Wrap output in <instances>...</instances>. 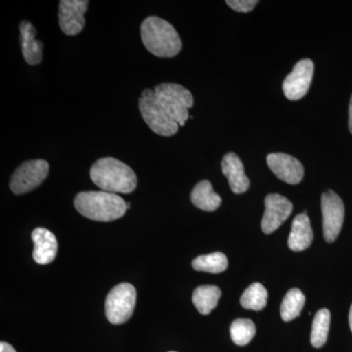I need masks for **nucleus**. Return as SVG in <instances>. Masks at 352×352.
Listing matches in <instances>:
<instances>
[{
	"label": "nucleus",
	"mask_w": 352,
	"mask_h": 352,
	"mask_svg": "<svg viewBox=\"0 0 352 352\" xmlns=\"http://www.w3.org/2000/svg\"><path fill=\"white\" fill-rule=\"evenodd\" d=\"M268 294L263 285L259 283L252 284L248 287L244 294L241 296V305L245 309L258 310L263 309L267 303Z\"/></svg>",
	"instance_id": "obj_22"
},
{
	"label": "nucleus",
	"mask_w": 352,
	"mask_h": 352,
	"mask_svg": "<svg viewBox=\"0 0 352 352\" xmlns=\"http://www.w3.org/2000/svg\"><path fill=\"white\" fill-rule=\"evenodd\" d=\"M314 240L310 220L305 214L296 215L292 224L291 233H289L288 245L289 249L294 252H302L307 250L311 245Z\"/></svg>",
	"instance_id": "obj_16"
},
{
	"label": "nucleus",
	"mask_w": 352,
	"mask_h": 352,
	"mask_svg": "<svg viewBox=\"0 0 352 352\" xmlns=\"http://www.w3.org/2000/svg\"><path fill=\"white\" fill-rule=\"evenodd\" d=\"M136 303V289L129 283L117 285L106 298V316L110 323H126L132 316Z\"/></svg>",
	"instance_id": "obj_6"
},
{
	"label": "nucleus",
	"mask_w": 352,
	"mask_h": 352,
	"mask_svg": "<svg viewBox=\"0 0 352 352\" xmlns=\"http://www.w3.org/2000/svg\"><path fill=\"white\" fill-rule=\"evenodd\" d=\"M314 64L310 59H302L294 67L283 82L285 96L289 100L296 101L303 98L309 90L314 78Z\"/></svg>",
	"instance_id": "obj_9"
},
{
	"label": "nucleus",
	"mask_w": 352,
	"mask_h": 352,
	"mask_svg": "<svg viewBox=\"0 0 352 352\" xmlns=\"http://www.w3.org/2000/svg\"><path fill=\"white\" fill-rule=\"evenodd\" d=\"M194 270L208 273H221L228 267V261L226 254L217 252L200 256L192 263Z\"/></svg>",
	"instance_id": "obj_21"
},
{
	"label": "nucleus",
	"mask_w": 352,
	"mask_h": 352,
	"mask_svg": "<svg viewBox=\"0 0 352 352\" xmlns=\"http://www.w3.org/2000/svg\"><path fill=\"white\" fill-rule=\"evenodd\" d=\"M87 0H61L59 4V24L67 36L80 34L85 28V14L87 13Z\"/></svg>",
	"instance_id": "obj_10"
},
{
	"label": "nucleus",
	"mask_w": 352,
	"mask_h": 352,
	"mask_svg": "<svg viewBox=\"0 0 352 352\" xmlns=\"http://www.w3.org/2000/svg\"><path fill=\"white\" fill-rule=\"evenodd\" d=\"M50 173V164L44 160H32L21 164L13 173L10 189L16 195L31 192L38 187Z\"/></svg>",
	"instance_id": "obj_7"
},
{
	"label": "nucleus",
	"mask_w": 352,
	"mask_h": 352,
	"mask_svg": "<svg viewBox=\"0 0 352 352\" xmlns=\"http://www.w3.org/2000/svg\"><path fill=\"white\" fill-rule=\"evenodd\" d=\"M0 352H17L11 344L6 342H0Z\"/></svg>",
	"instance_id": "obj_25"
},
{
	"label": "nucleus",
	"mask_w": 352,
	"mask_h": 352,
	"mask_svg": "<svg viewBox=\"0 0 352 352\" xmlns=\"http://www.w3.org/2000/svg\"><path fill=\"white\" fill-rule=\"evenodd\" d=\"M20 34L21 46L25 62L32 66L41 63L43 43L36 38V28L29 21H23L20 24Z\"/></svg>",
	"instance_id": "obj_15"
},
{
	"label": "nucleus",
	"mask_w": 352,
	"mask_h": 352,
	"mask_svg": "<svg viewBox=\"0 0 352 352\" xmlns=\"http://www.w3.org/2000/svg\"><path fill=\"white\" fill-rule=\"evenodd\" d=\"M32 239L34 244L32 252L34 261L38 264L52 263L56 258L58 252V243L54 234L47 229L39 227L32 231Z\"/></svg>",
	"instance_id": "obj_14"
},
{
	"label": "nucleus",
	"mask_w": 352,
	"mask_h": 352,
	"mask_svg": "<svg viewBox=\"0 0 352 352\" xmlns=\"http://www.w3.org/2000/svg\"><path fill=\"white\" fill-rule=\"evenodd\" d=\"M349 131L351 132L352 134V95L351 98V102H349Z\"/></svg>",
	"instance_id": "obj_26"
},
{
	"label": "nucleus",
	"mask_w": 352,
	"mask_h": 352,
	"mask_svg": "<svg viewBox=\"0 0 352 352\" xmlns=\"http://www.w3.org/2000/svg\"><path fill=\"white\" fill-rule=\"evenodd\" d=\"M321 208L324 238L328 243L335 242L344 224V203L335 192L328 191L322 195Z\"/></svg>",
	"instance_id": "obj_8"
},
{
	"label": "nucleus",
	"mask_w": 352,
	"mask_h": 352,
	"mask_svg": "<svg viewBox=\"0 0 352 352\" xmlns=\"http://www.w3.org/2000/svg\"><path fill=\"white\" fill-rule=\"evenodd\" d=\"M222 173L226 176L233 193L243 194L250 188V180L245 175L244 164L235 153H228L221 162Z\"/></svg>",
	"instance_id": "obj_13"
},
{
	"label": "nucleus",
	"mask_w": 352,
	"mask_h": 352,
	"mask_svg": "<svg viewBox=\"0 0 352 352\" xmlns=\"http://www.w3.org/2000/svg\"><path fill=\"white\" fill-rule=\"evenodd\" d=\"M160 105L164 108L171 119L184 126L189 119V109L193 107V95L187 88L177 83H161L154 89Z\"/></svg>",
	"instance_id": "obj_4"
},
{
	"label": "nucleus",
	"mask_w": 352,
	"mask_h": 352,
	"mask_svg": "<svg viewBox=\"0 0 352 352\" xmlns=\"http://www.w3.org/2000/svg\"><path fill=\"white\" fill-rule=\"evenodd\" d=\"M331 314L326 308H322L315 314L311 330L312 346L319 349L326 344L330 329Z\"/></svg>",
	"instance_id": "obj_20"
},
{
	"label": "nucleus",
	"mask_w": 352,
	"mask_h": 352,
	"mask_svg": "<svg viewBox=\"0 0 352 352\" xmlns=\"http://www.w3.org/2000/svg\"><path fill=\"white\" fill-rule=\"evenodd\" d=\"M256 325L250 319H236L230 326L231 339L240 346L249 344L256 336Z\"/></svg>",
	"instance_id": "obj_23"
},
{
	"label": "nucleus",
	"mask_w": 352,
	"mask_h": 352,
	"mask_svg": "<svg viewBox=\"0 0 352 352\" xmlns=\"http://www.w3.org/2000/svg\"><path fill=\"white\" fill-rule=\"evenodd\" d=\"M266 161L271 171L282 182L292 185L302 182L305 170L296 157L284 153H272L268 155Z\"/></svg>",
	"instance_id": "obj_12"
},
{
	"label": "nucleus",
	"mask_w": 352,
	"mask_h": 352,
	"mask_svg": "<svg viewBox=\"0 0 352 352\" xmlns=\"http://www.w3.org/2000/svg\"><path fill=\"white\" fill-rule=\"evenodd\" d=\"M170 352H176V351H170Z\"/></svg>",
	"instance_id": "obj_28"
},
{
	"label": "nucleus",
	"mask_w": 352,
	"mask_h": 352,
	"mask_svg": "<svg viewBox=\"0 0 352 352\" xmlns=\"http://www.w3.org/2000/svg\"><path fill=\"white\" fill-rule=\"evenodd\" d=\"M139 111L147 126L159 135L170 138L179 131V124L160 105L154 90H143L139 98Z\"/></svg>",
	"instance_id": "obj_5"
},
{
	"label": "nucleus",
	"mask_w": 352,
	"mask_h": 352,
	"mask_svg": "<svg viewBox=\"0 0 352 352\" xmlns=\"http://www.w3.org/2000/svg\"><path fill=\"white\" fill-rule=\"evenodd\" d=\"M90 178L102 191L129 194L138 186V177L131 166L113 157H103L90 168Z\"/></svg>",
	"instance_id": "obj_1"
},
{
	"label": "nucleus",
	"mask_w": 352,
	"mask_h": 352,
	"mask_svg": "<svg viewBox=\"0 0 352 352\" xmlns=\"http://www.w3.org/2000/svg\"><path fill=\"white\" fill-rule=\"evenodd\" d=\"M265 212L261 220V229L265 234L275 232L289 219L293 204L279 194H270L265 198Z\"/></svg>",
	"instance_id": "obj_11"
},
{
	"label": "nucleus",
	"mask_w": 352,
	"mask_h": 352,
	"mask_svg": "<svg viewBox=\"0 0 352 352\" xmlns=\"http://www.w3.org/2000/svg\"><path fill=\"white\" fill-rule=\"evenodd\" d=\"M227 6L241 13H249L258 6V0H227Z\"/></svg>",
	"instance_id": "obj_24"
},
{
	"label": "nucleus",
	"mask_w": 352,
	"mask_h": 352,
	"mask_svg": "<svg viewBox=\"0 0 352 352\" xmlns=\"http://www.w3.org/2000/svg\"><path fill=\"white\" fill-rule=\"evenodd\" d=\"M191 201L197 208L205 212H214L221 205V198L212 189V183L203 180L196 185L191 193Z\"/></svg>",
	"instance_id": "obj_17"
},
{
	"label": "nucleus",
	"mask_w": 352,
	"mask_h": 352,
	"mask_svg": "<svg viewBox=\"0 0 352 352\" xmlns=\"http://www.w3.org/2000/svg\"><path fill=\"white\" fill-rule=\"evenodd\" d=\"M305 296L302 292L298 289H289L285 296L282 302L281 312L282 319L285 322H289L300 316L303 307H305Z\"/></svg>",
	"instance_id": "obj_19"
},
{
	"label": "nucleus",
	"mask_w": 352,
	"mask_h": 352,
	"mask_svg": "<svg viewBox=\"0 0 352 352\" xmlns=\"http://www.w3.org/2000/svg\"><path fill=\"white\" fill-rule=\"evenodd\" d=\"M220 296L221 291L219 287L204 285L194 291L192 300L201 314L208 315L217 307Z\"/></svg>",
	"instance_id": "obj_18"
},
{
	"label": "nucleus",
	"mask_w": 352,
	"mask_h": 352,
	"mask_svg": "<svg viewBox=\"0 0 352 352\" xmlns=\"http://www.w3.org/2000/svg\"><path fill=\"white\" fill-rule=\"evenodd\" d=\"M74 205L82 217L95 221H113L124 217L127 210L122 197L105 191L80 192Z\"/></svg>",
	"instance_id": "obj_2"
},
{
	"label": "nucleus",
	"mask_w": 352,
	"mask_h": 352,
	"mask_svg": "<svg viewBox=\"0 0 352 352\" xmlns=\"http://www.w3.org/2000/svg\"><path fill=\"white\" fill-rule=\"evenodd\" d=\"M349 327H351V330L352 332V305L351 307V310H349Z\"/></svg>",
	"instance_id": "obj_27"
},
{
	"label": "nucleus",
	"mask_w": 352,
	"mask_h": 352,
	"mask_svg": "<svg viewBox=\"0 0 352 352\" xmlns=\"http://www.w3.org/2000/svg\"><path fill=\"white\" fill-rule=\"evenodd\" d=\"M140 32L143 44L155 56L173 58L182 51V38L168 21L157 16L146 18Z\"/></svg>",
	"instance_id": "obj_3"
}]
</instances>
